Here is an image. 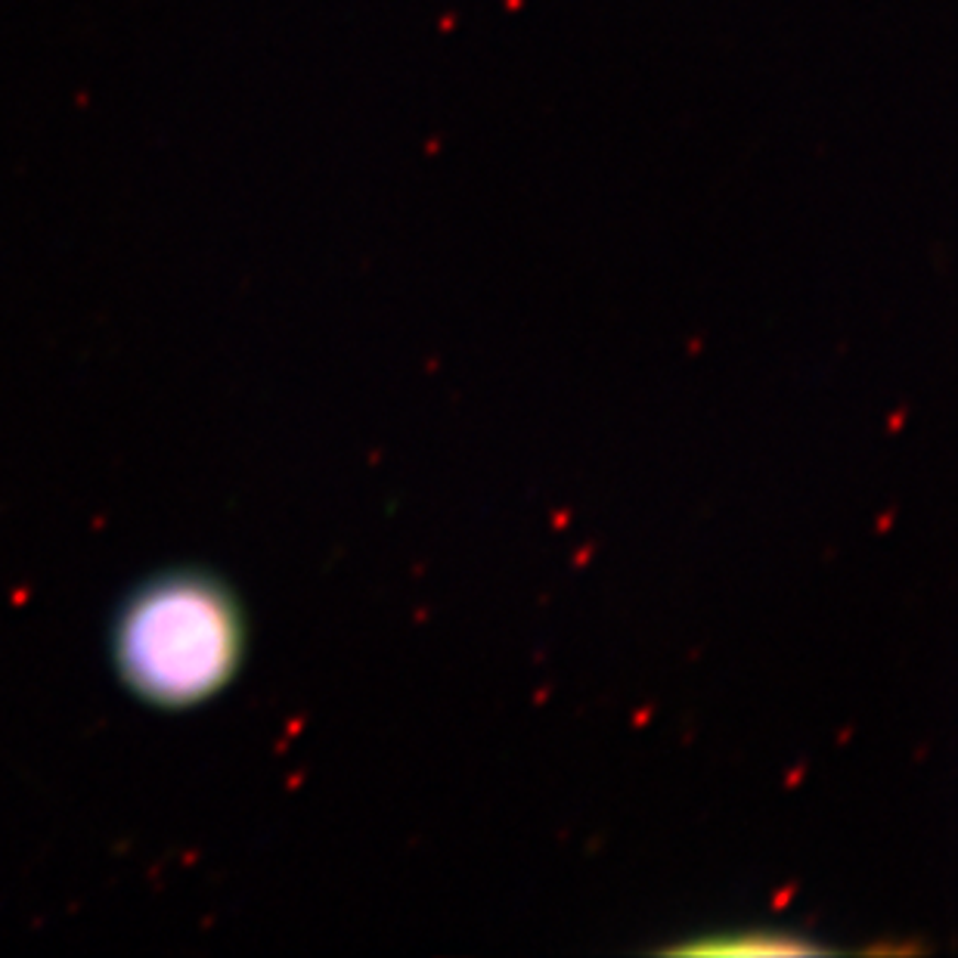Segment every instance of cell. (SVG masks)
<instances>
[{
    "instance_id": "cell-1",
    "label": "cell",
    "mask_w": 958,
    "mask_h": 958,
    "mask_svg": "<svg viewBox=\"0 0 958 958\" xmlns=\"http://www.w3.org/2000/svg\"><path fill=\"white\" fill-rule=\"evenodd\" d=\"M249 620L230 583L202 568H172L137 583L109 630L119 685L140 704L184 714L236 683Z\"/></svg>"
},
{
    "instance_id": "cell-2",
    "label": "cell",
    "mask_w": 958,
    "mask_h": 958,
    "mask_svg": "<svg viewBox=\"0 0 958 958\" xmlns=\"http://www.w3.org/2000/svg\"><path fill=\"white\" fill-rule=\"evenodd\" d=\"M673 953H711V956H748V953H825L822 946L806 940L801 934H782V931H741V934H719L704 937L698 943H683Z\"/></svg>"
}]
</instances>
